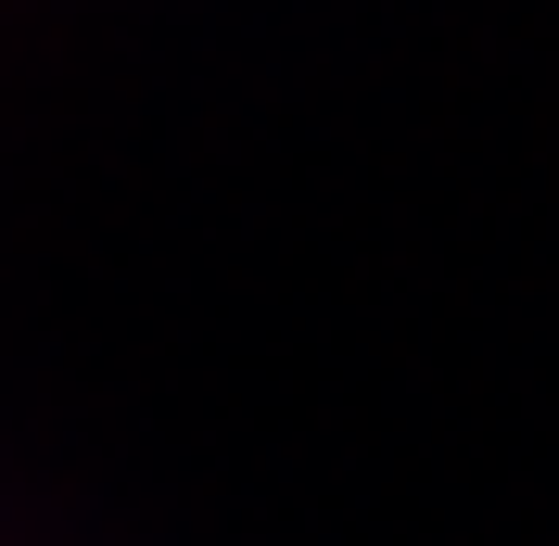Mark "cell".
I'll list each match as a JSON object with an SVG mask.
<instances>
[]
</instances>
